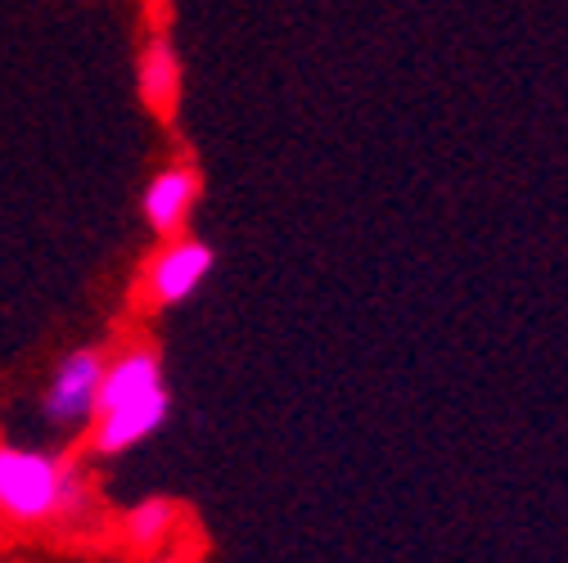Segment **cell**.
<instances>
[{
  "instance_id": "cell-1",
  "label": "cell",
  "mask_w": 568,
  "mask_h": 563,
  "mask_svg": "<svg viewBox=\"0 0 568 563\" xmlns=\"http://www.w3.org/2000/svg\"><path fill=\"white\" fill-rule=\"evenodd\" d=\"M168 383H163V361L150 347H131L118 361H104L95 414H91V447L95 455H122L150 442L168 424Z\"/></svg>"
},
{
  "instance_id": "cell-2",
  "label": "cell",
  "mask_w": 568,
  "mask_h": 563,
  "mask_svg": "<svg viewBox=\"0 0 568 563\" xmlns=\"http://www.w3.org/2000/svg\"><path fill=\"white\" fill-rule=\"evenodd\" d=\"M87 501L82 473L37 447L0 442V519L10 523H50L68 519Z\"/></svg>"
},
{
  "instance_id": "cell-3",
  "label": "cell",
  "mask_w": 568,
  "mask_h": 563,
  "mask_svg": "<svg viewBox=\"0 0 568 563\" xmlns=\"http://www.w3.org/2000/svg\"><path fill=\"white\" fill-rule=\"evenodd\" d=\"M100 379H104V351L100 347H78L54 366L41 410L54 429H78L91 424L95 414V397H100Z\"/></svg>"
},
{
  "instance_id": "cell-4",
  "label": "cell",
  "mask_w": 568,
  "mask_h": 563,
  "mask_svg": "<svg viewBox=\"0 0 568 563\" xmlns=\"http://www.w3.org/2000/svg\"><path fill=\"white\" fill-rule=\"evenodd\" d=\"M212 275V248L199 244V239H168V248L150 262V275H145V289L159 307H176L185 303L203 279Z\"/></svg>"
},
{
  "instance_id": "cell-5",
  "label": "cell",
  "mask_w": 568,
  "mask_h": 563,
  "mask_svg": "<svg viewBox=\"0 0 568 563\" xmlns=\"http://www.w3.org/2000/svg\"><path fill=\"white\" fill-rule=\"evenodd\" d=\"M194 203H199V172L194 167H163L150 181L145 198H140L150 231L163 235V239H176L181 235V226H185Z\"/></svg>"
},
{
  "instance_id": "cell-6",
  "label": "cell",
  "mask_w": 568,
  "mask_h": 563,
  "mask_svg": "<svg viewBox=\"0 0 568 563\" xmlns=\"http://www.w3.org/2000/svg\"><path fill=\"white\" fill-rule=\"evenodd\" d=\"M140 100H145L154 113H176L181 100V59L172 50L168 37H150L145 54H140Z\"/></svg>"
},
{
  "instance_id": "cell-7",
  "label": "cell",
  "mask_w": 568,
  "mask_h": 563,
  "mask_svg": "<svg viewBox=\"0 0 568 563\" xmlns=\"http://www.w3.org/2000/svg\"><path fill=\"white\" fill-rule=\"evenodd\" d=\"M176 528V505L163 501V497H150V501H140L131 514H126V541L135 550H154L172 536Z\"/></svg>"
},
{
  "instance_id": "cell-8",
  "label": "cell",
  "mask_w": 568,
  "mask_h": 563,
  "mask_svg": "<svg viewBox=\"0 0 568 563\" xmlns=\"http://www.w3.org/2000/svg\"><path fill=\"white\" fill-rule=\"evenodd\" d=\"M154 563H176V559H154Z\"/></svg>"
}]
</instances>
